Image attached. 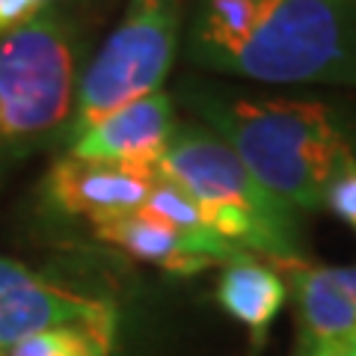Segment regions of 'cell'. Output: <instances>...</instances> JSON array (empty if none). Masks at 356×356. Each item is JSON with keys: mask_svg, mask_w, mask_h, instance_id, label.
I'll use <instances>...</instances> for the list:
<instances>
[{"mask_svg": "<svg viewBox=\"0 0 356 356\" xmlns=\"http://www.w3.org/2000/svg\"><path fill=\"white\" fill-rule=\"evenodd\" d=\"M158 172L116 166L102 161H83L63 154L44 175V202L65 217H83L95 222L131 214L146 205Z\"/></svg>", "mask_w": 356, "mask_h": 356, "instance_id": "obj_8", "label": "cell"}, {"mask_svg": "<svg viewBox=\"0 0 356 356\" xmlns=\"http://www.w3.org/2000/svg\"><path fill=\"white\" fill-rule=\"evenodd\" d=\"M178 113L170 92H152L140 102L125 104L116 113L95 122L77 140L65 146V154L83 161H102L134 170H154L178 131Z\"/></svg>", "mask_w": 356, "mask_h": 356, "instance_id": "obj_9", "label": "cell"}, {"mask_svg": "<svg viewBox=\"0 0 356 356\" xmlns=\"http://www.w3.org/2000/svg\"><path fill=\"white\" fill-rule=\"evenodd\" d=\"M288 300V285L273 264L255 255L220 267L217 303L250 330L252 350H261L276 315Z\"/></svg>", "mask_w": 356, "mask_h": 356, "instance_id": "obj_10", "label": "cell"}, {"mask_svg": "<svg viewBox=\"0 0 356 356\" xmlns=\"http://www.w3.org/2000/svg\"><path fill=\"white\" fill-rule=\"evenodd\" d=\"M294 356H356V350H344V348H318V350H303L297 348Z\"/></svg>", "mask_w": 356, "mask_h": 356, "instance_id": "obj_14", "label": "cell"}, {"mask_svg": "<svg viewBox=\"0 0 356 356\" xmlns=\"http://www.w3.org/2000/svg\"><path fill=\"white\" fill-rule=\"evenodd\" d=\"M184 21V0H131L116 30L83 65L63 146L125 104L158 92L181 48Z\"/></svg>", "mask_w": 356, "mask_h": 356, "instance_id": "obj_5", "label": "cell"}, {"mask_svg": "<svg viewBox=\"0 0 356 356\" xmlns=\"http://www.w3.org/2000/svg\"><path fill=\"white\" fill-rule=\"evenodd\" d=\"M110 348L77 327H54L21 339L6 356H107Z\"/></svg>", "mask_w": 356, "mask_h": 356, "instance_id": "obj_11", "label": "cell"}, {"mask_svg": "<svg viewBox=\"0 0 356 356\" xmlns=\"http://www.w3.org/2000/svg\"><path fill=\"white\" fill-rule=\"evenodd\" d=\"M324 208L332 211L344 226H350L356 232V170L344 172L341 178H336V181L330 184Z\"/></svg>", "mask_w": 356, "mask_h": 356, "instance_id": "obj_12", "label": "cell"}, {"mask_svg": "<svg viewBox=\"0 0 356 356\" xmlns=\"http://www.w3.org/2000/svg\"><path fill=\"white\" fill-rule=\"evenodd\" d=\"M51 6V0H0V36L18 30Z\"/></svg>", "mask_w": 356, "mask_h": 356, "instance_id": "obj_13", "label": "cell"}, {"mask_svg": "<svg viewBox=\"0 0 356 356\" xmlns=\"http://www.w3.org/2000/svg\"><path fill=\"white\" fill-rule=\"evenodd\" d=\"M0 356H6V350H0Z\"/></svg>", "mask_w": 356, "mask_h": 356, "instance_id": "obj_16", "label": "cell"}, {"mask_svg": "<svg viewBox=\"0 0 356 356\" xmlns=\"http://www.w3.org/2000/svg\"><path fill=\"white\" fill-rule=\"evenodd\" d=\"M184 44L217 74L356 86V0H193Z\"/></svg>", "mask_w": 356, "mask_h": 356, "instance_id": "obj_1", "label": "cell"}, {"mask_svg": "<svg viewBox=\"0 0 356 356\" xmlns=\"http://www.w3.org/2000/svg\"><path fill=\"white\" fill-rule=\"evenodd\" d=\"M54 6H63V3H72V0H51Z\"/></svg>", "mask_w": 356, "mask_h": 356, "instance_id": "obj_15", "label": "cell"}, {"mask_svg": "<svg viewBox=\"0 0 356 356\" xmlns=\"http://www.w3.org/2000/svg\"><path fill=\"white\" fill-rule=\"evenodd\" d=\"M116 306L44 280L27 264L0 255V350L54 327H77L113 348Z\"/></svg>", "mask_w": 356, "mask_h": 356, "instance_id": "obj_6", "label": "cell"}, {"mask_svg": "<svg viewBox=\"0 0 356 356\" xmlns=\"http://www.w3.org/2000/svg\"><path fill=\"white\" fill-rule=\"evenodd\" d=\"M154 172L202 208L208 226L238 250L276 267L303 264L297 211L282 205L205 125H178Z\"/></svg>", "mask_w": 356, "mask_h": 356, "instance_id": "obj_3", "label": "cell"}, {"mask_svg": "<svg viewBox=\"0 0 356 356\" xmlns=\"http://www.w3.org/2000/svg\"><path fill=\"white\" fill-rule=\"evenodd\" d=\"M86 33L51 6L0 36V166L60 140L83 74Z\"/></svg>", "mask_w": 356, "mask_h": 356, "instance_id": "obj_4", "label": "cell"}, {"mask_svg": "<svg viewBox=\"0 0 356 356\" xmlns=\"http://www.w3.org/2000/svg\"><path fill=\"white\" fill-rule=\"evenodd\" d=\"M92 232L95 238L128 252L131 259L154 264L175 276H196L208 267H222L250 255L226 238H220L217 232H187L149 211L146 205L131 214L95 222Z\"/></svg>", "mask_w": 356, "mask_h": 356, "instance_id": "obj_7", "label": "cell"}, {"mask_svg": "<svg viewBox=\"0 0 356 356\" xmlns=\"http://www.w3.org/2000/svg\"><path fill=\"white\" fill-rule=\"evenodd\" d=\"M199 125L243 161L282 205L321 211L330 184L356 170V131L348 116L324 102L259 98L226 89H184Z\"/></svg>", "mask_w": 356, "mask_h": 356, "instance_id": "obj_2", "label": "cell"}]
</instances>
